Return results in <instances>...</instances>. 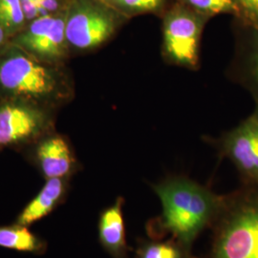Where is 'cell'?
I'll use <instances>...</instances> for the list:
<instances>
[{
    "instance_id": "1",
    "label": "cell",
    "mask_w": 258,
    "mask_h": 258,
    "mask_svg": "<svg viewBox=\"0 0 258 258\" xmlns=\"http://www.w3.org/2000/svg\"><path fill=\"white\" fill-rule=\"evenodd\" d=\"M151 187L162 211L147 223L148 238L163 239L169 235L192 252L196 238L216 220L223 195L184 176L167 177Z\"/></svg>"
},
{
    "instance_id": "2",
    "label": "cell",
    "mask_w": 258,
    "mask_h": 258,
    "mask_svg": "<svg viewBox=\"0 0 258 258\" xmlns=\"http://www.w3.org/2000/svg\"><path fill=\"white\" fill-rule=\"evenodd\" d=\"M208 258H258V186L223 195Z\"/></svg>"
},
{
    "instance_id": "3",
    "label": "cell",
    "mask_w": 258,
    "mask_h": 258,
    "mask_svg": "<svg viewBox=\"0 0 258 258\" xmlns=\"http://www.w3.org/2000/svg\"><path fill=\"white\" fill-rule=\"evenodd\" d=\"M119 16L101 0H74L66 13L67 42L80 50L102 44L119 25Z\"/></svg>"
},
{
    "instance_id": "4",
    "label": "cell",
    "mask_w": 258,
    "mask_h": 258,
    "mask_svg": "<svg viewBox=\"0 0 258 258\" xmlns=\"http://www.w3.org/2000/svg\"><path fill=\"white\" fill-rule=\"evenodd\" d=\"M208 17L183 4L166 13L163 23L164 52L168 59L194 68L199 61V44Z\"/></svg>"
},
{
    "instance_id": "5",
    "label": "cell",
    "mask_w": 258,
    "mask_h": 258,
    "mask_svg": "<svg viewBox=\"0 0 258 258\" xmlns=\"http://www.w3.org/2000/svg\"><path fill=\"white\" fill-rule=\"evenodd\" d=\"M0 86L14 95L40 99L55 91V80L52 72L35 58L12 51L0 59Z\"/></svg>"
},
{
    "instance_id": "6",
    "label": "cell",
    "mask_w": 258,
    "mask_h": 258,
    "mask_svg": "<svg viewBox=\"0 0 258 258\" xmlns=\"http://www.w3.org/2000/svg\"><path fill=\"white\" fill-rule=\"evenodd\" d=\"M219 151L237 169L241 184L258 186V105L218 142Z\"/></svg>"
},
{
    "instance_id": "7",
    "label": "cell",
    "mask_w": 258,
    "mask_h": 258,
    "mask_svg": "<svg viewBox=\"0 0 258 258\" xmlns=\"http://www.w3.org/2000/svg\"><path fill=\"white\" fill-rule=\"evenodd\" d=\"M124 199L117 198L115 203L104 209L99 218V241L112 258H129L125 224L123 217Z\"/></svg>"
},
{
    "instance_id": "8",
    "label": "cell",
    "mask_w": 258,
    "mask_h": 258,
    "mask_svg": "<svg viewBox=\"0 0 258 258\" xmlns=\"http://www.w3.org/2000/svg\"><path fill=\"white\" fill-rule=\"evenodd\" d=\"M40 126L34 110L18 104L0 107V147L19 144L32 137Z\"/></svg>"
},
{
    "instance_id": "9",
    "label": "cell",
    "mask_w": 258,
    "mask_h": 258,
    "mask_svg": "<svg viewBox=\"0 0 258 258\" xmlns=\"http://www.w3.org/2000/svg\"><path fill=\"white\" fill-rule=\"evenodd\" d=\"M37 158L42 173L48 179L62 178L74 169L75 159L64 139L55 136L42 141L37 148Z\"/></svg>"
},
{
    "instance_id": "10",
    "label": "cell",
    "mask_w": 258,
    "mask_h": 258,
    "mask_svg": "<svg viewBox=\"0 0 258 258\" xmlns=\"http://www.w3.org/2000/svg\"><path fill=\"white\" fill-rule=\"evenodd\" d=\"M66 190L67 186L62 178L48 179L37 196L20 212L16 224L29 227L39 221L61 204Z\"/></svg>"
},
{
    "instance_id": "11",
    "label": "cell",
    "mask_w": 258,
    "mask_h": 258,
    "mask_svg": "<svg viewBox=\"0 0 258 258\" xmlns=\"http://www.w3.org/2000/svg\"><path fill=\"white\" fill-rule=\"evenodd\" d=\"M244 29L240 46L237 72L240 81L253 94L258 105V29Z\"/></svg>"
},
{
    "instance_id": "12",
    "label": "cell",
    "mask_w": 258,
    "mask_h": 258,
    "mask_svg": "<svg viewBox=\"0 0 258 258\" xmlns=\"http://www.w3.org/2000/svg\"><path fill=\"white\" fill-rule=\"evenodd\" d=\"M0 247L40 254L46 250V243L30 231L28 227L15 224L0 227Z\"/></svg>"
},
{
    "instance_id": "13",
    "label": "cell",
    "mask_w": 258,
    "mask_h": 258,
    "mask_svg": "<svg viewBox=\"0 0 258 258\" xmlns=\"http://www.w3.org/2000/svg\"><path fill=\"white\" fill-rule=\"evenodd\" d=\"M134 258H197L174 238L137 240Z\"/></svg>"
},
{
    "instance_id": "14",
    "label": "cell",
    "mask_w": 258,
    "mask_h": 258,
    "mask_svg": "<svg viewBox=\"0 0 258 258\" xmlns=\"http://www.w3.org/2000/svg\"><path fill=\"white\" fill-rule=\"evenodd\" d=\"M66 13L55 16L53 26L44 37L37 43L32 52L44 56H59L64 52L66 33Z\"/></svg>"
},
{
    "instance_id": "15",
    "label": "cell",
    "mask_w": 258,
    "mask_h": 258,
    "mask_svg": "<svg viewBox=\"0 0 258 258\" xmlns=\"http://www.w3.org/2000/svg\"><path fill=\"white\" fill-rule=\"evenodd\" d=\"M26 21L20 0H0V25L6 34L18 32Z\"/></svg>"
},
{
    "instance_id": "16",
    "label": "cell",
    "mask_w": 258,
    "mask_h": 258,
    "mask_svg": "<svg viewBox=\"0 0 258 258\" xmlns=\"http://www.w3.org/2000/svg\"><path fill=\"white\" fill-rule=\"evenodd\" d=\"M182 4L208 18L219 14H231L237 18L238 10L233 0H181Z\"/></svg>"
},
{
    "instance_id": "17",
    "label": "cell",
    "mask_w": 258,
    "mask_h": 258,
    "mask_svg": "<svg viewBox=\"0 0 258 258\" xmlns=\"http://www.w3.org/2000/svg\"><path fill=\"white\" fill-rule=\"evenodd\" d=\"M55 16L49 15L46 17H39L34 19L25 32L18 37L17 42L21 46L32 51L34 47L44 37L49 30L53 26Z\"/></svg>"
},
{
    "instance_id": "18",
    "label": "cell",
    "mask_w": 258,
    "mask_h": 258,
    "mask_svg": "<svg viewBox=\"0 0 258 258\" xmlns=\"http://www.w3.org/2000/svg\"><path fill=\"white\" fill-rule=\"evenodd\" d=\"M112 8L128 14H143L157 12L161 9L165 0H102Z\"/></svg>"
},
{
    "instance_id": "19",
    "label": "cell",
    "mask_w": 258,
    "mask_h": 258,
    "mask_svg": "<svg viewBox=\"0 0 258 258\" xmlns=\"http://www.w3.org/2000/svg\"><path fill=\"white\" fill-rule=\"evenodd\" d=\"M242 25L258 29V0H233Z\"/></svg>"
},
{
    "instance_id": "20",
    "label": "cell",
    "mask_w": 258,
    "mask_h": 258,
    "mask_svg": "<svg viewBox=\"0 0 258 258\" xmlns=\"http://www.w3.org/2000/svg\"><path fill=\"white\" fill-rule=\"evenodd\" d=\"M37 3L39 17H46L53 15L59 10L60 3L58 0H35Z\"/></svg>"
},
{
    "instance_id": "21",
    "label": "cell",
    "mask_w": 258,
    "mask_h": 258,
    "mask_svg": "<svg viewBox=\"0 0 258 258\" xmlns=\"http://www.w3.org/2000/svg\"><path fill=\"white\" fill-rule=\"evenodd\" d=\"M20 2L26 20L33 21L34 19L39 18L37 3L35 0H20Z\"/></svg>"
},
{
    "instance_id": "22",
    "label": "cell",
    "mask_w": 258,
    "mask_h": 258,
    "mask_svg": "<svg viewBox=\"0 0 258 258\" xmlns=\"http://www.w3.org/2000/svg\"><path fill=\"white\" fill-rule=\"evenodd\" d=\"M5 35H6V33H5L4 29L1 27V25H0V45L2 44V42H3V40H4Z\"/></svg>"
}]
</instances>
